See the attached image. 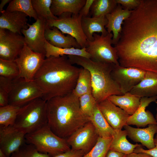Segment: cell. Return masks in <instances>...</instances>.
Returning a JSON list of instances; mask_svg holds the SVG:
<instances>
[{"label":"cell","instance_id":"obj_48","mask_svg":"<svg viewBox=\"0 0 157 157\" xmlns=\"http://www.w3.org/2000/svg\"><path fill=\"white\" fill-rule=\"evenodd\" d=\"M156 103H157V101L155 102Z\"/></svg>","mask_w":157,"mask_h":157},{"label":"cell","instance_id":"obj_8","mask_svg":"<svg viewBox=\"0 0 157 157\" xmlns=\"http://www.w3.org/2000/svg\"><path fill=\"white\" fill-rule=\"evenodd\" d=\"M43 92L34 81H27L18 77L12 81L9 95V104L21 107L38 98H42Z\"/></svg>","mask_w":157,"mask_h":157},{"label":"cell","instance_id":"obj_11","mask_svg":"<svg viewBox=\"0 0 157 157\" xmlns=\"http://www.w3.org/2000/svg\"><path fill=\"white\" fill-rule=\"evenodd\" d=\"M146 71L137 68L115 65L111 76L123 94L129 92L144 78Z\"/></svg>","mask_w":157,"mask_h":157},{"label":"cell","instance_id":"obj_32","mask_svg":"<svg viewBox=\"0 0 157 157\" xmlns=\"http://www.w3.org/2000/svg\"><path fill=\"white\" fill-rule=\"evenodd\" d=\"M31 2L38 18L47 21L58 18V17L53 14L51 10L52 0H31Z\"/></svg>","mask_w":157,"mask_h":157},{"label":"cell","instance_id":"obj_22","mask_svg":"<svg viewBox=\"0 0 157 157\" xmlns=\"http://www.w3.org/2000/svg\"><path fill=\"white\" fill-rule=\"evenodd\" d=\"M141 98L157 95V73L147 71L144 78L129 92Z\"/></svg>","mask_w":157,"mask_h":157},{"label":"cell","instance_id":"obj_13","mask_svg":"<svg viewBox=\"0 0 157 157\" xmlns=\"http://www.w3.org/2000/svg\"><path fill=\"white\" fill-rule=\"evenodd\" d=\"M25 44L24 37L21 34L0 28V58L14 61Z\"/></svg>","mask_w":157,"mask_h":157},{"label":"cell","instance_id":"obj_19","mask_svg":"<svg viewBox=\"0 0 157 157\" xmlns=\"http://www.w3.org/2000/svg\"><path fill=\"white\" fill-rule=\"evenodd\" d=\"M0 13V29L21 34L22 29L28 28V16L25 14L17 11L9 12L6 10Z\"/></svg>","mask_w":157,"mask_h":157},{"label":"cell","instance_id":"obj_41","mask_svg":"<svg viewBox=\"0 0 157 157\" xmlns=\"http://www.w3.org/2000/svg\"><path fill=\"white\" fill-rule=\"evenodd\" d=\"M155 147L153 148L149 149H144L140 147H136L133 152L136 153L141 152L147 153L153 157H157V139L154 138Z\"/></svg>","mask_w":157,"mask_h":157},{"label":"cell","instance_id":"obj_12","mask_svg":"<svg viewBox=\"0 0 157 157\" xmlns=\"http://www.w3.org/2000/svg\"><path fill=\"white\" fill-rule=\"evenodd\" d=\"M99 136L89 121L66 139L72 149L83 151L85 154L93 147Z\"/></svg>","mask_w":157,"mask_h":157},{"label":"cell","instance_id":"obj_10","mask_svg":"<svg viewBox=\"0 0 157 157\" xmlns=\"http://www.w3.org/2000/svg\"><path fill=\"white\" fill-rule=\"evenodd\" d=\"M46 58L43 53L34 51L25 44L14 60L19 70L18 77L27 81L34 80L35 76Z\"/></svg>","mask_w":157,"mask_h":157},{"label":"cell","instance_id":"obj_46","mask_svg":"<svg viewBox=\"0 0 157 157\" xmlns=\"http://www.w3.org/2000/svg\"><path fill=\"white\" fill-rule=\"evenodd\" d=\"M0 157H6L4 153L0 149Z\"/></svg>","mask_w":157,"mask_h":157},{"label":"cell","instance_id":"obj_7","mask_svg":"<svg viewBox=\"0 0 157 157\" xmlns=\"http://www.w3.org/2000/svg\"><path fill=\"white\" fill-rule=\"evenodd\" d=\"M92 41L87 40L86 50L91 56L90 59L101 63L119 65L117 51L111 45L113 34L108 33L106 36L94 33Z\"/></svg>","mask_w":157,"mask_h":157},{"label":"cell","instance_id":"obj_37","mask_svg":"<svg viewBox=\"0 0 157 157\" xmlns=\"http://www.w3.org/2000/svg\"><path fill=\"white\" fill-rule=\"evenodd\" d=\"M11 157H51L49 155L39 152L35 146L25 143L16 151L13 153Z\"/></svg>","mask_w":157,"mask_h":157},{"label":"cell","instance_id":"obj_49","mask_svg":"<svg viewBox=\"0 0 157 157\" xmlns=\"http://www.w3.org/2000/svg\"><path fill=\"white\" fill-rule=\"evenodd\" d=\"M126 155H126L125 156V157H126Z\"/></svg>","mask_w":157,"mask_h":157},{"label":"cell","instance_id":"obj_47","mask_svg":"<svg viewBox=\"0 0 157 157\" xmlns=\"http://www.w3.org/2000/svg\"><path fill=\"white\" fill-rule=\"evenodd\" d=\"M156 112H157V113H156V120L157 122V106L156 108ZM156 138L157 139V135H156Z\"/></svg>","mask_w":157,"mask_h":157},{"label":"cell","instance_id":"obj_31","mask_svg":"<svg viewBox=\"0 0 157 157\" xmlns=\"http://www.w3.org/2000/svg\"><path fill=\"white\" fill-rule=\"evenodd\" d=\"M117 4L116 0H94L90 9L92 17L106 16L112 12Z\"/></svg>","mask_w":157,"mask_h":157},{"label":"cell","instance_id":"obj_5","mask_svg":"<svg viewBox=\"0 0 157 157\" xmlns=\"http://www.w3.org/2000/svg\"><path fill=\"white\" fill-rule=\"evenodd\" d=\"M47 125V101L40 98L20 107L13 126L26 135Z\"/></svg>","mask_w":157,"mask_h":157},{"label":"cell","instance_id":"obj_45","mask_svg":"<svg viewBox=\"0 0 157 157\" xmlns=\"http://www.w3.org/2000/svg\"><path fill=\"white\" fill-rule=\"evenodd\" d=\"M11 1L10 0H1L0 4V12L3 10V8L8 3H9Z\"/></svg>","mask_w":157,"mask_h":157},{"label":"cell","instance_id":"obj_16","mask_svg":"<svg viewBox=\"0 0 157 157\" xmlns=\"http://www.w3.org/2000/svg\"><path fill=\"white\" fill-rule=\"evenodd\" d=\"M98 108L109 125L114 129L120 130L127 125L130 116L108 98L98 103Z\"/></svg>","mask_w":157,"mask_h":157},{"label":"cell","instance_id":"obj_39","mask_svg":"<svg viewBox=\"0 0 157 157\" xmlns=\"http://www.w3.org/2000/svg\"><path fill=\"white\" fill-rule=\"evenodd\" d=\"M13 80L0 76V92L9 94L11 90Z\"/></svg>","mask_w":157,"mask_h":157},{"label":"cell","instance_id":"obj_30","mask_svg":"<svg viewBox=\"0 0 157 157\" xmlns=\"http://www.w3.org/2000/svg\"><path fill=\"white\" fill-rule=\"evenodd\" d=\"M6 10L9 12L17 11L24 13L36 21L38 18L33 7L31 0H11Z\"/></svg>","mask_w":157,"mask_h":157},{"label":"cell","instance_id":"obj_4","mask_svg":"<svg viewBox=\"0 0 157 157\" xmlns=\"http://www.w3.org/2000/svg\"><path fill=\"white\" fill-rule=\"evenodd\" d=\"M67 56L72 64L80 66L90 72L92 93L97 103L112 95L123 94L111 76L114 64L95 61L80 56L69 55Z\"/></svg>","mask_w":157,"mask_h":157},{"label":"cell","instance_id":"obj_42","mask_svg":"<svg viewBox=\"0 0 157 157\" xmlns=\"http://www.w3.org/2000/svg\"><path fill=\"white\" fill-rule=\"evenodd\" d=\"M94 0H86L85 3L80 10L79 14L82 17H88Z\"/></svg>","mask_w":157,"mask_h":157},{"label":"cell","instance_id":"obj_17","mask_svg":"<svg viewBox=\"0 0 157 157\" xmlns=\"http://www.w3.org/2000/svg\"><path fill=\"white\" fill-rule=\"evenodd\" d=\"M132 10L123 9L117 4L113 10L105 16L108 23L105 26L108 33L113 34L112 44H116L118 41L122 30V25L124 21L130 16Z\"/></svg>","mask_w":157,"mask_h":157},{"label":"cell","instance_id":"obj_1","mask_svg":"<svg viewBox=\"0 0 157 157\" xmlns=\"http://www.w3.org/2000/svg\"><path fill=\"white\" fill-rule=\"evenodd\" d=\"M114 47L121 66L157 73V0H140Z\"/></svg>","mask_w":157,"mask_h":157},{"label":"cell","instance_id":"obj_28","mask_svg":"<svg viewBox=\"0 0 157 157\" xmlns=\"http://www.w3.org/2000/svg\"><path fill=\"white\" fill-rule=\"evenodd\" d=\"M45 57H59L64 56L75 55L90 58V55L87 51L86 47L81 49L72 47L60 48L55 47L46 41L45 45Z\"/></svg>","mask_w":157,"mask_h":157},{"label":"cell","instance_id":"obj_43","mask_svg":"<svg viewBox=\"0 0 157 157\" xmlns=\"http://www.w3.org/2000/svg\"><path fill=\"white\" fill-rule=\"evenodd\" d=\"M126 155L122 153L109 149L106 157H125Z\"/></svg>","mask_w":157,"mask_h":157},{"label":"cell","instance_id":"obj_26","mask_svg":"<svg viewBox=\"0 0 157 157\" xmlns=\"http://www.w3.org/2000/svg\"><path fill=\"white\" fill-rule=\"evenodd\" d=\"M89 119L93 124L99 137H113L117 133V130L112 128L104 117L98 108V103L92 115Z\"/></svg>","mask_w":157,"mask_h":157},{"label":"cell","instance_id":"obj_9","mask_svg":"<svg viewBox=\"0 0 157 157\" xmlns=\"http://www.w3.org/2000/svg\"><path fill=\"white\" fill-rule=\"evenodd\" d=\"M82 17L79 14L65 13L57 19L47 21V24L50 27H56L63 33L74 37L82 48L86 47L87 40L82 28Z\"/></svg>","mask_w":157,"mask_h":157},{"label":"cell","instance_id":"obj_44","mask_svg":"<svg viewBox=\"0 0 157 157\" xmlns=\"http://www.w3.org/2000/svg\"><path fill=\"white\" fill-rule=\"evenodd\" d=\"M126 157H153L149 154L143 152L133 153L126 155Z\"/></svg>","mask_w":157,"mask_h":157},{"label":"cell","instance_id":"obj_29","mask_svg":"<svg viewBox=\"0 0 157 157\" xmlns=\"http://www.w3.org/2000/svg\"><path fill=\"white\" fill-rule=\"evenodd\" d=\"M72 92L79 97L84 94L92 93L91 77L88 70L81 68L76 87Z\"/></svg>","mask_w":157,"mask_h":157},{"label":"cell","instance_id":"obj_50","mask_svg":"<svg viewBox=\"0 0 157 157\" xmlns=\"http://www.w3.org/2000/svg\"></svg>","mask_w":157,"mask_h":157},{"label":"cell","instance_id":"obj_34","mask_svg":"<svg viewBox=\"0 0 157 157\" xmlns=\"http://www.w3.org/2000/svg\"><path fill=\"white\" fill-rule=\"evenodd\" d=\"M112 137H99L97 142L92 149L84 157H106L109 149Z\"/></svg>","mask_w":157,"mask_h":157},{"label":"cell","instance_id":"obj_24","mask_svg":"<svg viewBox=\"0 0 157 157\" xmlns=\"http://www.w3.org/2000/svg\"><path fill=\"white\" fill-rule=\"evenodd\" d=\"M108 99L130 115L135 113L140 104L141 98L130 92L122 95H112Z\"/></svg>","mask_w":157,"mask_h":157},{"label":"cell","instance_id":"obj_25","mask_svg":"<svg viewBox=\"0 0 157 157\" xmlns=\"http://www.w3.org/2000/svg\"><path fill=\"white\" fill-rule=\"evenodd\" d=\"M86 0H52L51 10L53 14L58 17L65 13L79 14Z\"/></svg>","mask_w":157,"mask_h":157},{"label":"cell","instance_id":"obj_21","mask_svg":"<svg viewBox=\"0 0 157 157\" xmlns=\"http://www.w3.org/2000/svg\"><path fill=\"white\" fill-rule=\"evenodd\" d=\"M45 37L46 41L56 47L81 48L74 37L68 35H64L58 29L55 27H50L47 25L45 31Z\"/></svg>","mask_w":157,"mask_h":157},{"label":"cell","instance_id":"obj_27","mask_svg":"<svg viewBox=\"0 0 157 157\" xmlns=\"http://www.w3.org/2000/svg\"><path fill=\"white\" fill-rule=\"evenodd\" d=\"M116 134L112 138L109 149L129 155L134 151L135 149L141 145L138 144H133L127 140V132L125 130H117Z\"/></svg>","mask_w":157,"mask_h":157},{"label":"cell","instance_id":"obj_6","mask_svg":"<svg viewBox=\"0 0 157 157\" xmlns=\"http://www.w3.org/2000/svg\"><path fill=\"white\" fill-rule=\"evenodd\" d=\"M26 142L34 145L40 152L52 157L71 149L66 139L55 134L48 125L33 133L26 134Z\"/></svg>","mask_w":157,"mask_h":157},{"label":"cell","instance_id":"obj_36","mask_svg":"<svg viewBox=\"0 0 157 157\" xmlns=\"http://www.w3.org/2000/svg\"><path fill=\"white\" fill-rule=\"evenodd\" d=\"M80 109L88 119L92 115L97 104L92 93L84 94L79 97Z\"/></svg>","mask_w":157,"mask_h":157},{"label":"cell","instance_id":"obj_40","mask_svg":"<svg viewBox=\"0 0 157 157\" xmlns=\"http://www.w3.org/2000/svg\"><path fill=\"white\" fill-rule=\"evenodd\" d=\"M85 153L80 150L71 149L66 152L56 155L52 157H84Z\"/></svg>","mask_w":157,"mask_h":157},{"label":"cell","instance_id":"obj_3","mask_svg":"<svg viewBox=\"0 0 157 157\" xmlns=\"http://www.w3.org/2000/svg\"><path fill=\"white\" fill-rule=\"evenodd\" d=\"M48 125L59 137L67 139L90 121L81 112L79 97L73 92L47 101Z\"/></svg>","mask_w":157,"mask_h":157},{"label":"cell","instance_id":"obj_33","mask_svg":"<svg viewBox=\"0 0 157 157\" xmlns=\"http://www.w3.org/2000/svg\"><path fill=\"white\" fill-rule=\"evenodd\" d=\"M20 107L10 104L0 107V126H13Z\"/></svg>","mask_w":157,"mask_h":157},{"label":"cell","instance_id":"obj_23","mask_svg":"<svg viewBox=\"0 0 157 157\" xmlns=\"http://www.w3.org/2000/svg\"><path fill=\"white\" fill-rule=\"evenodd\" d=\"M108 20L105 16L97 17H82L81 26L83 33L87 40H93V34L96 33H101L106 36L108 33L105 28Z\"/></svg>","mask_w":157,"mask_h":157},{"label":"cell","instance_id":"obj_15","mask_svg":"<svg viewBox=\"0 0 157 157\" xmlns=\"http://www.w3.org/2000/svg\"><path fill=\"white\" fill-rule=\"evenodd\" d=\"M25 134L13 126H0V149L10 157L26 142Z\"/></svg>","mask_w":157,"mask_h":157},{"label":"cell","instance_id":"obj_14","mask_svg":"<svg viewBox=\"0 0 157 157\" xmlns=\"http://www.w3.org/2000/svg\"><path fill=\"white\" fill-rule=\"evenodd\" d=\"M47 26V21L38 18L32 24H28V28L22 29L21 31L25 44L34 51L43 53L45 55L44 47L46 40L45 31Z\"/></svg>","mask_w":157,"mask_h":157},{"label":"cell","instance_id":"obj_35","mask_svg":"<svg viewBox=\"0 0 157 157\" xmlns=\"http://www.w3.org/2000/svg\"><path fill=\"white\" fill-rule=\"evenodd\" d=\"M19 74V69L15 61L0 58V76L13 80L18 77Z\"/></svg>","mask_w":157,"mask_h":157},{"label":"cell","instance_id":"obj_2","mask_svg":"<svg viewBox=\"0 0 157 157\" xmlns=\"http://www.w3.org/2000/svg\"><path fill=\"white\" fill-rule=\"evenodd\" d=\"M80 69L72 63L67 56L46 57L34 78L43 92L42 98L47 101L72 92Z\"/></svg>","mask_w":157,"mask_h":157},{"label":"cell","instance_id":"obj_20","mask_svg":"<svg viewBox=\"0 0 157 157\" xmlns=\"http://www.w3.org/2000/svg\"><path fill=\"white\" fill-rule=\"evenodd\" d=\"M123 127L127 136L134 141L140 142L148 149L155 147L154 136L157 133V125L150 124L144 128H134L128 125Z\"/></svg>","mask_w":157,"mask_h":157},{"label":"cell","instance_id":"obj_38","mask_svg":"<svg viewBox=\"0 0 157 157\" xmlns=\"http://www.w3.org/2000/svg\"><path fill=\"white\" fill-rule=\"evenodd\" d=\"M116 1L123 9L129 10L135 9L140 3V0H116Z\"/></svg>","mask_w":157,"mask_h":157},{"label":"cell","instance_id":"obj_18","mask_svg":"<svg viewBox=\"0 0 157 157\" xmlns=\"http://www.w3.org/2000/svg\"><path fill=\"white\" fill-rule=\"evenodd\" d=\"M157 100V96L141 98L139 108L134 114L129 116L127 125H134L138 127H144L150 124L157 125V122L152 113L145 110L151 103L156 102Z\"/></svg>","mask_w":157,"mask_h":157}]
</instances>
